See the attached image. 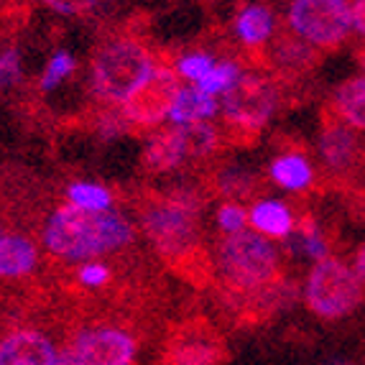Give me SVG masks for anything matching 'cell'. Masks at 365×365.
Segmentation results:
<instances>
[{
    "instance_id": "ba28073f",
    "label": "cell",
    "mask_w": 365,
    "mask_h": 365,
    "mask_svg": "<svg viewBox=\"0 0 365 365\" xmlns=\"http://www.w3.org/2000/svg\"><path fill=\"white\" fill-rule=\"evenodd\" d=\"M287 24L317 51H335L353 29V13L345 0H297L289 6Z\"/></svg>"
},
{
    "instance_id": "2e32d148",
    "label": "cell",
    "mask_w": 365,
    "mask_h": 365,
    "mask_svg": "<svg viewBox=\"0 0 365 365\" xmlns=\"http://www.w3.org/2000/svg\"><path fill=\"white\" fill-rule=\"evenodd\" d=\"M189 158V148L184 143L182 128H164L161 133L151 135L143 148V169L151 174H161V171H171L182 166Z\"/></svg>"
},
{
    "instance_id": "5b68a950",
    "label": "cell",
    "mask_w": 365,
    "mask_h": 365,
    "mask_svg": "<svg viewBox=\"0 0 365 365\" xmlns=\"http://www.w3.org/2000/svg\"><path fill=\"white\" fill-rule=\"evenodd\" d=\"M281 100H284V82L274 74H240L232 90H227L222 98V118H225L222 140L235 146H253Z\"/></svg>"
},
{
    "instance_id": "4fadbf2b",
    "label": "cell",
    "mask_w": 365,
    "mask_h": 365,
    "mask_svg": "<svg viewBox=\"0 0 365 365\" xmlns=\"http://www.w3.org/2000/svg\"><path fill=\"white\" fill-rule=\"evenodd\" d=\"M322 61V51L299 38L289 24H281L276 29L274 38L266 46V64L276 79H304L309 72H314Z\"/></svg>"
},
{
    "instance_id": "d4e9b609",
    "label": "cell",
    "mask_w": 365,
    "mask_h": 365,
    "mask_svg": "<svg viewBox=\"0 0 365 365\" xmlns=\"http://www.w3.org/2000/svg\"><path fill=\"white\" fill-rule=\"evenodd\" d=\"M74 56L67 54V51H59V54L51 56L49 67H46V72H43V79H41V87L43 90H51V87H56L64 77H69V74L74 72Z\"/></svg>"
},
{
    "instance_id": "484cf974",
    "label": "cell",
    "mask_w": 365,
    "mask_h": 365,
    "mask_svg": "<svg viewBox=\"0 0 365 365\" xmlns=\"http://www.w3.org/2000/svg\"><path fill=\"white\" fill-rule=\"evenodd\" d=\"M245 222H248V215L240 205H222L217 212V225L225 232H240L245 230Z\"/></svg>"
},
{
    "instance_id": "cb8c5ba5",
    "label": "cell",
    "mask_w": 365,
    "mask_h": 365,
    "mask_svg": "<svg viewBox=\"0 0 365 365\" xmlns=\"http://www.w3.org/2000/svg\"><path fill=\"white\" fill-rule=\"evenodd\" d=\"M212 69H215L212 56L205 54V51H197V54H189L177 61V74L184 79H192V82H202Z\"/></svg>"
},
{
    "instance_id": "f1b7e54d",
    "label": "cell",
    "mask_w": 365,
    "mask_h": 365,
    "mask_svg": "<svg viewBox=\"0 0 365 365\" xmlns=\"http://www.w3.org/2000/svg\"><path fill=\"white\" fill-rule=\"evenodd\" d=\"M355 274H358L360 284L365 287V243L355 250Z\"/></svg>"
},
{
    "instance_id": "d6986e66",
    "label": "cell",
    "mask_w": 365,
    "mask_h": 365,
    "mask_svg": "<svg viewBox=\"0 0 365 365\" xmlns=\"http://www.w3.org/2000/svg\"><path fill=\"white\" fill-rule=\"evenodd\" d=\"M271 177L276 184L292 192H309L314 189V171L302 151H287L281 153L271 164Z\"/></svg>"
},
{
    "instance_id": "9c48e42d",
    "label": "cell",
    "mask_w": 365,
    "mask_h": 365,
    "mask_svg": "<svg viewBox=\"0 0 365 365\" xmlns=\"http://www.w3.org/2000/svg\"><path fill=\"white\" fill-rule=\"evenodd\" d=\"M319 153H322L324 179L327 187L347 189L358 182V171L365 164L358 133L332 113L329 105L322 110V130H319Z\"/></svg>"
},
{
    "instance_id": "603a6c76",
    "label": "cell",
    "mask_w": 365,
    "mask_h": 365,
    "mask_svg": "<svg viewBox=\"0 0 365 365\" xmlns=\"http://www.w3.org/2000/svg\"><path fill=\"white\" fill-rule=\"evenodd\" d=\"M237 79H240V64L227 59V61H222V64H215L212 72L202 79V82H197V90L210 95V98L217 95V92L225 95L227 90H232V85H235Z\"/></svg>"
},
{
    "instance_id": "3957f363",
    "label": "cell",
    "mask_w": 365,
    "mask_h": 365,
    "mask_svg": "<svg viewBox=\"0 0 365 365\" xmlns=\"http://www.w3.org/2000/svg\"><path fill=\"white\" fill-rule=\"evenodd\" d=\"M156 56L135 36H110L92 56V87L100 103L115 108L138 90L156 69Z\"/></svg>"
},
{
    "instance_id": "8992f818",
    "label": "cell",
    "mask_w": 365,
    "mask_h": 365,
    "mask_svg": "<svg viewBox=\"0 0 365 365\" xmlns=\"http://www.w3.org/2000/svg\"><path fill=\"white\" fill-rule=\"evenodd\" d=\"M304 299L312 314L319 319H342L353 314L365 302V287L360 284L358 274L340 258L329 256L317 261L307 276Z\"/></svg>"
},
{
    "instance_id": "6da1fadb",
    "label": "cell",
    "mask_w": 365,
    "mask_h": 365,
    "mask_svg": "<svg viewBox=\"0 0 365 365\" xmlns=\"http://www.w3.org/2000/svg\"><path fill=\"white\" fill-rule=\"evenodd\" d=\"M41 243L49 256L64 263L98 261L120 253L135 243V230L120 212H87L74 205H61L41 230Z\"/></svg>"
},
{
    "instance_id": "30bf717a",
    "label": "cell",
    "mask_w": 365,
    "mask_h": 365,
    "mask_svg": "<svg viewBox=\"0 0 365 365\" xmlns=\"http://www.w3.org/2000/svg\"><path fill=\"white\" fill-rule=\"evenodd\" d=\"M67 340H59V324L13 322L0 327V365H54Z\"/></svg>"
},
{
    "instance_id": "277c9868",
    "label": "cell",
    "mask_w": 365,
    "mask_h": 365,
    "mask_svg": "<svg viewBox=\"0 0 365 365\" xmlns=\"http://www.w3.org/2000/svg\"><path fill=\"white\" fill-rule=\"evenodd\" d=\"M200 210L202 200L189 189L161 195L158 200H146L140 205V225L148 240L156 245L161 261L174 263L184 253L202 245Z\"/></svg>"
},
{
    "instance_id": "44dd1931",
    "label": "cell",
    "mask_w": 365,
    "mask_h": 365,
    "mask_svg": "<svg viewBox=\"0 0 365 365\" xmlns=\"http://www.w3.org/2000/svg\"><path fill=\"white\" fill-rule=\"evenodd\" d=\"M74 289H82V292H105V289L115 287V276H113V268L103 261H87L82 266H77L69 276Z\"/></svg>"
},
{
    "instance_id": "8fae6325",
    "label": "cell",
    "mask_w": 365,
    "mask_h": 365,
    "mask_svg": "<svg viewBox=\"0 0 365 365\" xmlns=\"http://www.w3.org/2000/svg\"><path fill=\"white\" fill-rule=\"evenodd\" d=\"M179 92H182V79H179L177 69H171L169 64L164 67L158 64L151 77L120 105L123 120L133 130L153 128L166 115H171Z\"/></svg>"
},
{
    "instance_id": "1f68e13d",
    "label": "cell",
    "mask_w": 365,
    "mask_h": 365,
    "mask_svg": "<svg viewBox=\"0 0 365 365\" xmlns=\"http://www.w3.org/2000/svg\"><path fill=\"white\" fill-rule=\"evenodd\" d=\"M363 161H365V153H363Z\"/></svg>"
},
{
    "instance_id": "52a82bcc",
    "label": "cell",
    "mask_w": 365,
    "mask_h": 365,
    "mask_svg": "<svg viewBox=\"0 0 365 365\" xmlns=\"http://www.w3.org/2000/svg\"><path fill=\"white\" fill-rule=\"evenodd\" d=\"M64 350L79 365H133L138 337L120 319H100L69 329Z\"/></svg>"
},
{
    "instance_id": "f546056e",
    "label": "cell",
    "mask_w": 365,
    "mask_h": 365,
    "mask_svg": "<svg viewBox=\"0 0 365 365\" xmlns=\"http://www.w3.org/2000/svg\"><path fill=\"white\" fill-rule=\"evenodd\" d=\"M54 365H79V363L72 358V355L67 353V350H64V347H61V353H59V358H56Z\"/></svg>"
},
{
    "instance_id": "9a60e30c",
    "label": "cell",
    "mask_w": 365,
    "mask_h": 365,
    "mask_svg": "<svg viewBox=\"0 0 365 365\" xmlns=\"http://www.w3.org/2000/svg\"><path fill=\"white\" fill-rule=\"evenodd\" d=\"M274 8L256 3V6H245L235 16V36L243 43L245 54L250 56L248 64L253 67L268 69L266 64V46L274 38Z\"/></svg>"
},
{
    "instance_id": "83f0119b",
    "label": "cell",
    "mask_w": 365,
    "mask_h": 365,
    "mask_svg": "<svg viewBox=\"0 0 365 365\" xmlns=\"http://www.w3.org/2000/svg\"><path fill=\"white\" fill-rule=\"evenodd\" d=\"M350 13H353V31L365 43V0H355L350 3Z\"/></svg>"
},
{
    "instance_id": "4316f807",
    "label": "cell",
    "mask_w": 365,
    "mask_h": 365,
    "mask_svg": "<svg viewBox=\"0 0 365 365\" xmlns=\"http://www.w3.org/2000/svg\"><path fill=\"white\" fill-rule=\"evenodd\" d=\"M21 77V59L19 51L8 49L0 54V87H11L16 85Z\"/></svg>"
},
{
    "instance_id": "7a4b0ae2",
    "label": "cell",
    "mask_w": 365,
    "mask_h": 365,
    "mask_svg": "<svg viewBox=\"0 0 365 365\" xmlns=\"http://www.w3.org/2000/svg\"><path fill=\"white\" fill-rule=\"evenodd\" d=\"M215 268L222 279V292L227 294H253L287 281L279 250L250 230L225 232L220 237Z\"/></svg>"
},
{
    "instance_id": "4dcf8cb0",
    "label": "cell",
    "mask_w": 365,
    "mask_h": 365,
    "mask_svg": "<svg viewBox=\"0 0 365 365\" xmlns=\"http://www.w3.org/2000/svg\"><path fill=\"white\" fill-rule=\"evenodd\" d=\"M360 64L365 67V51H360Z\"/></svg>"
},
{
    "instance_id": "5bb4252c",
    "label": "cell",
    "mask_w": 365,
    "mask_h": 365,
    "mask_svg": "<svg viewBox=\"0 0 365 365\" xmlns=\"http://www.w3.org/2000/svg\"><path fill=\"white\" fill-rule=\"evenodd\" d=\"M41 266L36 240L24 230H11L0 222V279H31Z\"/></svg>"
},
{
    "instance_id": "e0dca14e",
    "label": "cell",
    "mask_w": 365,
    "mask_h": 365,
    "mask_svg": "<svg viewBox=\"0 0 365 365\" xmlns=\"http://www.w3.org/2000/svg\"><path fill=\"white\" fill-rule=\"evenodd\" d=\"M327 105L345 125H350L353 130H365V77H353L342 82L332 92Z\"/></svg>"
},
{
    "instance_id": "7c38bea8",
    "label": "cell",
    "mask_w": 365,
    "mask_h": 365,
    "mask_svg": "<svg viewBox=\"0 0 365 365\" xmlns=\"http://www.w3.org/2000/svg\"><path fill=\"white\" fill-rule=\"evenodd\" d=\"M225 358V345L205 319L182 322L166 345V360L171 365H220Z\"/></svg>"
},
{
    "instance_id": "ac0fdd59",
    "label": "cell",
    "mask_w": 365,
    "mask_h": 365,
    "mask_svg": "<svg viewBox=\"0 0 365 365\" xmlns=\"http://www.w3.org/2000/svg\"><path fill=\"white\" fill-rule=\"evenodd\" d=\"M248 222L256 227L258 235L263 232V235H268V237H279V240H284V237H289L294 232L297 217H294L292 207L284 205V202L263 200V202H258V205H253Z\"/></svg>"
},
{
    "instance_id": "ffe728a7",
    "label": "cell",
    "mask_w": 365,
    "mask_h": 365,
    "mask_svg": "<svg viewBox=\"0 0 365 365\" xmlns=\"http://www.w3.org/2000/svg\"><path fill=\"white\" fill-rule=\"evenodd\" d=\"M215 113H217L215 98L200 92L197 87H182L169 118L174 120V125H197V123L210 120Z\"/></svg>"
},
{
    "instance_id": "7402d4cb",
    "label": "cell",
    "mask_w": 365,
    "mask_h": 365,
    "mask_svg": "<svg viewBox=\"0 0 365 365\" xmlns=\"http://www.w3.org/2000/svg\"><path fill=\"white\" fill-rule=\"evenodd\" d=\"M110 202H113L110 192L105 187H98V184L79 182L69 187V205H74V207H79V210H87V212H105V210H110Z\"/></svg>"
}]
</instances>
